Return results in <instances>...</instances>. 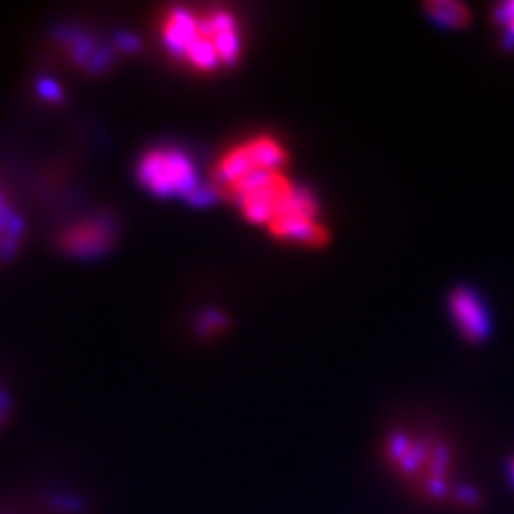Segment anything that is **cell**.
Instances as JSON below:
<instances>
[{"mask_svg":"<svg viewBox=\"0 0 514 514\" xmlns=\"http://www.w3.org/2000/svg\"><path fill=\"white\" fill-rule=\"evenodd\" d=\"M281 168H287V150L283 144L270 135H255V138H247L232 146L219 159L210 180H213L215 191L223 195L247 178Z\"/></svg>","mask_w":514,"mask_h":514,"instance_id":"5","label":"cell"},{"mask_svg":"<svg viewBox=\"0 0 514 514\" xmlns=\"http://www.w3.org/2000/svg\"><path fill=\"white\" fill-rule=\"evenodd\" d=\"M114 225L103 217H88L73 223L60 238L65 251L73 257H97L112 245Z\"/></svg>","mask_w":514,"mask_h":514,"instance_id":"7","label":"cell"},{"mask_svg":"<svg viewBox=\"0 0 514 514\" xmlns=\"http://www.w3.org/2000/svg\"><path fill=\"white\" fill-rule=\"evenodd\" d=\"M223 198L234 202L245 219L262 225L279 240L315 247L328 238L320 202L311 189L298 185L285 168L247 178L225 191Z\"/></svg>","mask_w":514,"mask_h":514,"instance_id":"1","label":"cell"},{"mask_svg":"<svg viewBox=\"0 0 514 514\" xmlns=\"http://www.w3.org/2000/svg\"><path fill=\"white\" fill-rule=\"evenodd\" d=\"M9 410H11V401H9V397L5 395L3 390H0V425H3V422H5Z\"/></svg>","mask_w":514,"mask_h":514,"instance_id":"12","label":"cell"},{"mask_svg":"<svg viewBox=\"0 0 514 514\" xmlns=\"http://www.w3.org/2000/svg\"><path fill=\"white\" fill-rule=\"evenodd\" d=\"M138 183L157 198L206 206L215 200L213 180H206L189 150L176 144L150 148L138 161Z\"/></svg>","mask_w":514,"mask_h":514,"instance_id":"4","label":"cell"},{"mask_svg":"<svg viewBox=\"0 0 514 514\" xmlns=\"http://www.w3.org/2000/svg\"><path fill=\"white\" fill-rule=\"evenodd\" d=\"M510 480H512V485H514V459L510 461Z\"/></svg>","mask_w":514,"mask_h":514,"instance_id":"13","label":"cell"},{"mask_svg":"<svg viewBox=\"0 0 514 514\" xmlns=\"http://www.w3.org/2000/svg\"><path fill=\"white\" fill-rule=\"evenodd\" d=\"M493 22L500 28L504 48H514V3H504L495 7Z\"/></svg>","mask_w":514,"mask_h":514,"instance_id":"11","label":"cell"},{"mask_svg":"<svg viewBox=\"0 0 514 514\" xmlns=\"http://www.w3.org/2000/svg\"><path fill=\"white\" fill-rule=\"evenodd\" d=\"M159 33L165 52L193 71L234 67L243 52V28L236 15L221 7H172Z\"/></svg>","mask_w":514,"mask_h":514,"instance_id":"2","label":"cell"},{"mask_svg":"<svg viewBox=\"0 0 514 514\" xmlns=\"http://www.w3.org/2000/svg\"><path fill=\"white\" fill-rule=\"evenodd\" d=\"M384 455L392 470L427 500H452V455L450 448L435 437L392 431L384 442Z\"/></svg>","mask_w":514,"mask_h":514,"instance_id":"3","label":"cell"},{"mask_svg":"<svg viewBox=\"0 0 514 514\" xmlns=\"http://www.w3.org/2000/svg\"><path fill=\"white\" fill-rule=\"evenodd\" d=\"M63 39L67 43L69 52L73 54V58L78 60L80 65H84L86 69H103V67L110 65V52H105L103 48H99V45L90 37L73 33V30H67Z\"/></svg>","mask_w":514,"mask_h":514,"instance_id":"8","label":"cell"},{"mask_svg":"<svg viewBox=\"0 0 514 514\" xmlns=\"http://www.w3.org/2000/svg\"><path fill=\"white\" fill-rule=\"evenodd\" d=\"M24 225L5 195L0 193V257H11L22 240Z\"/></svg>","mask_w":514,"mask_h":514,"instance_id":"9","label":"cell"},{"mask_svg":"<svg viewBox=\"0 0 514 514\" xmlns=\"http://www.w3.org/2000/svg\"><path fill=\"white\" fill-rule=\"evenodd\" d=\"M427 13H429L431 22H435L442 28H448V30H459L472 22L470 9H467L465 5L452 3V0H435V3H429Z\"/></svg>","mask_w":514,"mask_h":514,"instance_id":"10","label":"cell"},{"mask_svg":"<svg viewBox=\"0 0 514 514\" xmlns=\"http://www.w3.org/2000/svg\"><path fill=\"white\" fill-rule=\"evenodd\" d=\"M450 320L467 343H485L491 332V313L485 298L472 287H457L448 296Z\"/></svg>","mask_w":514,"mask_h":514,"instance_id":"6","label":"cell"}]
</instances>
